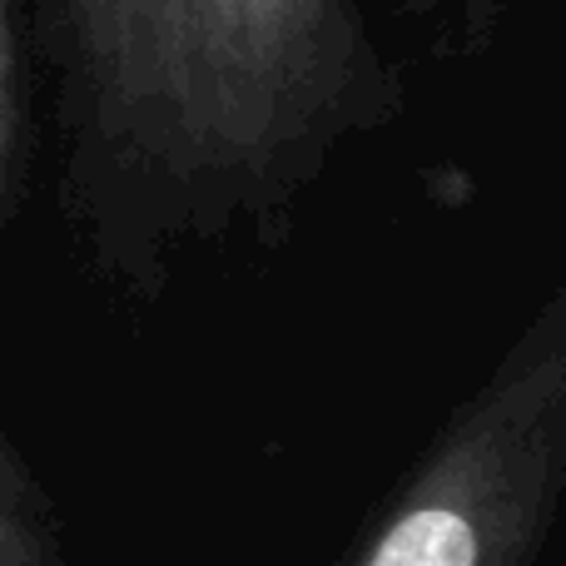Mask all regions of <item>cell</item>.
I'll use <instances>...</instances> for the list:
<instances>
[{"label": "cell", "mask_w": 566, "mask_h": 566, "mask_svg": "<svg viewBox=\"0 0 566 566\" xmlns=\"http://www.w3.org/2000/svg\"><path fill=\"white\" fill-rule=\"evenodd\" d=\"M105 129L185 179L303 149L358 60L353 0H65Z\"/></svg>", "instance_id": "1"}, {"label": "cell", "mask_w": 566, "mask_h": 566, "mask_svg": "<svg viewBox=\"0 0 566 566\" xmlns=\"http://www.w3.org/2000/svg\"><path fill=\"white\" fill-rule=\"evenodd\" d=\"M562 492L566 313L552 298L338 566H537Z\"/></svg>", "instance_id": "2"}, {"label": "cell", "mask_w": 566, "mask_h": 566, "mask_svg": "<svg viewBox=\"0 0 566 566\" xmlns=\"http://www.w3.org/2000/svg\"><path fill=\"white\" fill-rule=\"evenodd\" d=\"M0 566H70L65 517L0 428Z\"/></svg>", "instance_id": "3"}, {"label": "cell", "mask_w": 566, "mask_h": 566, "mask_svg": "<svg viewBox=\"0 0 566 566\" xmlns=\"http://www.w3.org/2000/svg\"><path fill=\"white\" fill-rule=\"evenodd\" d=\"M10 129H15V40H10V6L0 0V179H6Z\"/></svg>", "instance_id": "4"}]
</instances>
